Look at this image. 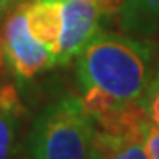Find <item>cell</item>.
<instances>
[{"label": "cell", "instance_id": "ba28073f", "mask_svg": "<svg viewBox=\"0 0 159 159\" xmlns=\"http://www.w3.org/2000/svg\"><path fill=\"white\" fill-rule=\"evenodd\" d=\"M117 14L124 34L148 39L159 32V0H124Z\"/></svg>", "mask_w": 159, "mask_h": 159}, {"label": "cell", "instance_id": "30bf717a", "mask_svg": "<svg viewBox=\"0 0 159 159\" xmlns=\"http://www.w3.org/2000/svg\"><path fill=\"white\" fill-rule=\"evenodd\" d=\"M143 143L148 159H159V125L148 119L143 124Z\"/></svg>", "mask_w": 159, "mask_h": 159}, {"label": "cell", "instance_id": "52a82bcc", "mask_svg": "<svg viewBox=\"0 0 159 159\" xmlns=\"http://www.w3.org/2000/svg\"><path fill=\"white\" fill-rule=\"evenodd\" d=\"M25 108L12 85H0V159H11L21 133Z\"/></svg>", "mask_w": 159, "mask_h": 159}, {"label": "cell", "instance_id": "8992f818", "mask_svg": "<svg viewBox=\"0 0 159 159\" xmlns=\"http://www.w3.org/2000/svg\"><path fill=\"white\" fill-rule=\"evenodd\" d=\"M90 159H148L143 143V127L127 133H110L96 127Z\"/></svg>", "mask_w": 159, "mask_h": 159}, {"label": "cell", "instance_id": "5b68a950", "mask_svg": "<svg viewBox=\"0 0 159 159\" xmlns=\"http://www.w3.org/2000/svg\"><path fill=\"white\" fill-rule=\"evenodd\" d=\"M27 25L30 34L57 55L64 27L62 0H29Z\"/></svg>", "mask_w": 159, "mask_h": 159}, {"label": "cell", "instance_id": "6da1fadb", "mask_svg": "<svg viewBox=\"0 0 159 159\" xmlns=\"http://www.w3.org/2000/svg\"><path fill=\"white\" fill-rule=\"evenodd\" d=\"M157 67L152 41L101 30L76 57L80 97L94 120L142 106Z\"/></svg>", "mask_w": 159, "mask_h": 159}, {"label": "cell", "instance_id": "9c48e42d", "mask_svg": "<svg viewBox=\"0 0 159 159\" xmlns=\"http://www.w3.org/2000/svg\"><path fill=\"white\" fill-rule=\"evenodd\" d=\"M142 108L148 120L159 125V67L142 99Z\"/></svg>", "mask_w": 159, "mask_h": 159}, {"label": "cell", "instance_id": "3957f363", "mask_svg": "<svg viewBox=\"0 0 159 159\" xmlns=\"http://www.w3.org/2000/svg\"><path fill=\"white\" fill-rule=\"evenodd\" d=\"M0 57L20 81H29L58 66L57 55L30 34L27 25V2H20L2 25Z\"/></svg>", "mask_w": 159, "mask_h": 159}, {"label": "cell", "instance_id": "7a4b0ae2", "mask_svg": "<svg viewBox=\"0 0 159 159\" xmlns=\"http://www.w3.org/2000/svg\"><path fill=\"white\" fill-rule=\"evenodd\" d=\"M96 120L78 96L50 102L34 119L27 150L37 159H90Z\"/></svg>", "mask_w": 159, "mask_h": 159}, {"label": "cell", "instance_id": "277c9868", "mask_svg": "<svg viewBox=\"0 0 159 159\" xmlns=\"http://www.w3.org/2000/svg\"><path fill=\"white\" fill-rule=\"evenodd\" d=\"M106 0H62L64 27L58 44V66L76 60L89 43L101 32Z\"/></svg>", "mask_w": 159, "mask_h": 159}, {"label": "cell", "instance_id": "7c38bea8", "mask_svg": "<svg viewBox=\"0 0 159 159\" xmlns=\"http://www.w3.org/2000/svg\"><path fill=\"white\" fill-rule=\"evenodd\" d=\"M20 159H37V157H35V156H32V154H30L29 150H27V152L23 154V156H21Z\"/></svg>", "mask_w": 159, "mask_h": 159}, {"label": "cell", "instance_id": "8fae6325", "mask_svg": "<svg viewBox=\"0 0 159 159\" xmlns=\"http://www.w3.org/2000/svg\"><path fill=\"white\" fill-rule=\"evenodd\" d=\"M18 4H20V0H0V20L6 14H9Z\"/></svg>", "mask_w": 159, "mask_h": 159}]
</instances>
